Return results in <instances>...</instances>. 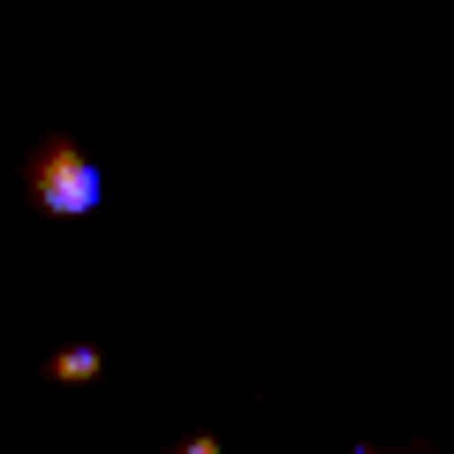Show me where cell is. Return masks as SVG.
<instances>
[{
    "mask_svg": "<svg viewBox=\"0 0 454 454\" xmlns=\"http://www.w3.org/2000/svg\"><path fill=\"white\" fill-rule=\"evenodd\" d=\"M348 454H372V447H348Z\"/></svg>",
    "mask_w": 454,
    "mask_h": 454,
    "instance_id": "277c9868",
    "label": "cell"
},
{
    "mask_svg": "<svg viewBox=\"0 0 454 454\" xmlns=\"http://www.w3.org/2000/svg\"><path fill=\"white\" fill-rule=\"evenodd\" d=\"M46 372L61 379V387H83V379H98V348H61V356H53Z\"/></svg>",
    "mask_w": 454,
    "mask_h": 454,
    "instance_id": "7a4b0ae2",
    "label": "cell"
},
{
    "mask_svg": "<svg viewBox=\"0 0 454 454\" xmlns=\"http://www.w3.org/2000/svg\"><path fill=\"white\" fill-rule=\"evenodd\" d=\"M175 454H220V439H182Z\"/></svg>",
    "mask_w": 454,
    "mask_h": 454,
    "instance_id": "3957f363",
    "label": "cell"
},
{
    "mask_svg": "<svg viewBox=\"0 0 454 454\" xmlns=\"http://www.w3.org/2000/svg\"><path fill=\"white\" fill-rule=\"evenodd\" d=\"M23 190H31V205L53 212V220H83V212H98V167L83 160L68 137H46V145L23 160Z\"/></svg>",
    "mask_w": 454,
    "mask_h": 454,
    "instance_id": "6da1fadb",
    "label": "cell"
}]
</instances>
